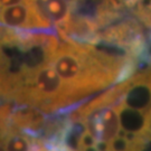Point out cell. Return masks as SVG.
<instances>
[{
	"label": "cell",
	"mask_w": 151,
	"mask_h": 151,
	"mask_svg": "<svg viewBox=\"0 0 151 151\" xmlns=\"http://www.w3.org/2000/svg\"><path fill=\"white\" fill-rule=\"evenodd\" d=\"M52 65L74 95L85 101L133 75L140 64L123 53L99 48L93 43L60 38Z\"/></svg>",
	"instance_id": "1"
},
{
	"label": "cell",
	"mask_w": 151,
	"mask_h": 151,
	"mask_svg": "<svg viewBox=\"0 0 151 151\" xmlns=\"http://www.w3.org/2000/svg\"><path fill=\"white\" fill-rule=\"evenodd\" d=\"M39 12L53 26L60 38L66 32L72 22L74 1L73 0H35Z\"/></svg>",
	"instance_id": "2"
},
{
	"label": "cell",
	"mask_w": 151,
	"mask_h": 151,
	"mask_svg": "<svg viewBox=\"0 0 151 151\" xmlns=\"http://www.w3.org/2000/svg\"><path fill=\"white\" fill-rule=\"evenodd\" d=\"M0 151H7L4 141H1V140H0Z\"/></svg>",
	"instance_id": "3"
},
{
	"label": "cell",
	"mask_w": 151,
	"mask_h": 151,
	"mask_svg": "<svg viewBox=\"0 0 151 151\" xmlns=\"http://www.w3.org/2000/svg\"><path fill=\"white\" fill-rule=\"evenodd\" d=\"M46 146H47V145H46ZM44 151H57V150H56V149H54V148H50V147L47 146V148H46Z\"/></svg>",
	"instance_id": "4"
}]
</instances>
